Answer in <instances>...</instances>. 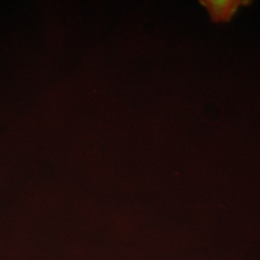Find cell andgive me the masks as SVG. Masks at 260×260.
<instances>
[{
    "instance_id": "obj_1",
    "label": "cell",
    "mask_w": 260,
    "mask_h": 260,
    "mask_svg": "<svg viewBox=\"0 0 260 260\" xmlns=\"http://www.w3.org/2000/svg\"><path fill=\"white\" fill-rule=\"evenodd\" d=\"M201 3L206 8L214 22H228L240 6L251 2L246 0H205Z\"/></svg>"
}]
</instances>
